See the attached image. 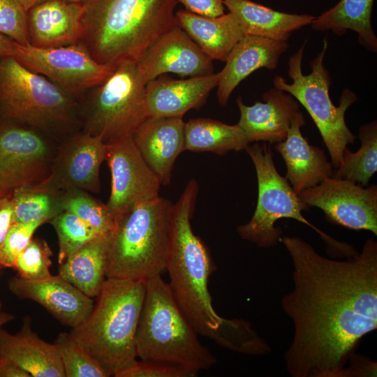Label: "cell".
<instances>
[{
  "instance_id": "obj_1",
  "label": "cell",
  "mask_w": 377,
  "mask_h": 377,
  "mask_svg": "<svg viewBox=\"0 0 377 377\" xmlns=\"http://www.w3.org/2000/svg\"><path fill=\"white\" fill-rule=\"evenodd\" d=\"M292 290L281 306L293 323L285 352L293 377H345L363 337L377 328V243L368 239L346 260L324 257L303 239L283 237Z\"/></svg>"
},
{
  "instance_id": "obj_2",
  "label": "cell",
  "mask_w": 377,
  "mask_h": 377,
  "mask_svg": "<svg viewBox=\"0 0 377 377\" xmlns=\"http://www.w3.org/2000/svg\"><path fill=\"white\" fill-rule=\"evenodd\" d=\"M177 0H85L81 43L99 64L137 63L163 34L179 25Z\"/></svg>"
},
{
  "instance_id": "obj_3",
  "label": "cell",
  "mask_w": 377,
  "mask_h": 377,
  "mask_svg": "<svg viewBox=\"0 0 377 377\" xmlns=\"http://www.w3.org/2000/svg\"><path fill=\"white\" fill-rule=\"evenodd\" d=\"M198 192V184L192 179L172 204L165 270L171 292L188 320L198 334L214 341L229 319L221 317L213 307L208 281L216 267L191 224Z\"/></svg>"
},
{
  "instance_id": "obj_4",
  "label": "cell",
  "mask_w": 377,
  "mask_h": 377,
  "mask_svg": "<svg viewBox=\"0 0 377 377\" xmlns=\"http://www.w3.org/2000/svg\"><path fill=\"white\" fill-rule=\"evenodd\" d=\"M146 280L107 278L89 315L70 332L109 376L137 360L135 336Z\"/></svg>"
},
{
  "instance_id": "obj_5",
  "label": "cell",
  "mask_w": 377,
  "mask_h": 377,
  "mask_svg": "<svg viewBox=\"0 0 377 377\" xmlns=\"http://www.w3.org/2000/svg\"><path fill=\"white\" fill-rule=\"evenodd\" d=\"M177 304L161 275L146 280V293L136 336L137 357L183 367L198 372L216 357Z\"/></svg>"
},
{
  "instance_id": "obj_6",
  "label": "cell",
  "mask_w": 377,
  "mask_h": 377,
  "mask_svg": "<svg viewBox=\"0 0 377 377\" xmlns=\"http://www.w3.org/2000/svg\"><path fill=\"white\" fill-rule=\"evenodd\" d=\"M73 97L13 57L0 58V112L5 120L40 131L59 142L80 123Z\"/></svg>"
},
{
  "instance_id": "obj_7",
  "label": "cell",
  "mask_w": 377,
  "mask_h": 377,
  "mask_svg": "<svg viewBox=\"0 0 377 377\" xmlns=\"http://www.w3.org/2000/svg\"><path fill=\"white\" fill-rule=\"evenodd\" d=\"M172 204L159 196L135 207L117 222L107 278L147 280L165 271Z\"/></svg>"
},
{
  "instance_id": "obj_8",
  "label": "cell",
  "mask_w": 377,
  "mask_h": 377,
  "mask_svg": "<svg viewBox=\"0 0 377 377\" xmlns=\"http://www.w3.org/2000/svg\"><path fill=\"white\" fill-rule=\"evenodd\" d=\"M327 41L323 40L322 50L310 62L311 71L303 74L302 61L305 43L289 58L288 75L291 83L281 75L273 79V85L283 91L300 103L309 112L317 126L323 142L328 149L331 163L337 168L342 158L343 150L353 144L356 137L346 125L345 114L357 100V95L346 88L341 93L338 106H335L330 96L331 77L324 64L327 49Z\"/></svg>"
},
{
  "instance_id": "obj_9",
  "label": "cell",
  "mask_w": 377,
  "mask_h": 377,
  "mask_svg": "<svg viewBox=\"0 0 377 377\" xmlns=\"http://www.w3.org/2000/svg\"><path fill=\"white\" fill-rule=\"evenodd\" d=\"M245 150L256 169L258 195L251 219L237 228L239 237L260 248L275 246L281 241L282 230L274 224L279 219L289 218L308 225L334 252L343 253L347 244L334 240L303 216L302 212L308 210L309 207L301 200L286 177L277 171L270 147L263 142L249 145Z\"/></svg>"
},
{
  "instance_id": "obj_10",
  "label": "cell",
  "mask_w": 377,
  "mask_h": 377,
  "mask_svg": "<svg viewBox=\"0 0 377 377\" xmlns=\"http://www.w3.org/2000/svg\"><path fill=\"white\" fill-rule=\"evenodd\" d=\"M146 84L136 63L123 61L98 86L84 109L82 131L110 145L131 136L149 116Z\"/></svg>"
},
{
  "instance_id": "obj_11",
  "label": "cell",
  "mask_w": 377,
  "mask_h": 377,
  "mask_svg": "<svg viewBox=\"0 0 377 377\" xmlns=\"http://www.w3.org/2000/svg\"><path fill=\"white\" fill-rule=\"evenodd\" d=\"M58 141L30 126L0 124V195L40 183L50 175Z\"/></svg>"
},
{
  "instance_id": "obj_12",
  "label": "cell",
  "mask_w": 377,
  "mask_h": 377,
  "mask_svg": "<svg viewBox=\"0 0 377 377\" xmlns=\"http://www.w3.org/2000/svg\"><path fill=\"white\" fill-rule=\"evenodd\" d=\"M13 57L29 69L48 78L71 96L101 85L115 68L97 62L80 42L49 48L17 43Z\"/></svg>"
},
{
  "instance_id": "obj_13",
  "label": "cell",
  "mask_w": 377,
  "mask_h": 377,
  "mask_svg": "<svg viewBox=\"0 0 377 377\" xmlns=\"http://www.w3.org/2000/svg\"><path fill=\"white\" fill-rule=\"evenodd\" d=\"M308 207L320 208L326 219L344 228L377 235V186L367 188L346 179L329 177L299 195Z\"/></svg>"
},
{
  "instance_id": "obj_14",
  "label": "cell",
  "mask_w": 377,
  "mask_h": 377,
  "mask_svg": "<svg viewBox=\"0 0 377 377\" xmlns=\"http://www.w3.org/2000/svg\"><path fill=\"white\" fill-rule=\"evenodd\" d=\"M111 192L106 207L116 223L135 207L159 197L161 184L146 163L132 136L108 145Z\"/></svg>"
},
{
  "instance_id": "obj_15",
  "label": "cell",
  "mask_w": 377,
  "mask_h": 377,
  "mask_svg": "<svg viewBox=\"0 0 377 377\" xmlns=\"http://www.w3.org/2000/svg\"><path fill=\"white\" fill-rule=\"evenodd\" d=\"M108 148L100 138L82 131L69 134L58 142L50 174L43 182L59 191L77 188L98 193L100 168Z\"/></svg>"
},
{
  "instance_id": "obj_16",
  "label": "cell",
  "mask_w": 377,
  "mask_h": 377,
  "mask_svg": "<svg viewBox=\"0 0 377 377\" xmlns=\"http://www.w3.org/2000/svg\"><path fill=\"white\" fill-rule=\"evenodd\" d=\"M143 82L167 73L180 77H198L214 73L210 59L177 25L159 37L136 63Z\"/></svg>"
},
{
  "instance_id": "obj_17",
  "label": "cell",
  "mask_w": 377,
  "mask_h": 377,
  "mask_svg": "<svg viewBox=\"0 0 377 377\" xmlns=\"http://www.w3.org/2000/svg\"><path fill=\"white\" fill-rule=\"evenodd\" d=\"M8 286L17 298L38 303L60 323L71 328L80 324L94 306L93 298L59 274L40 281H29L17 275L9 279Z\"/></svg>"
},
{
  "instance_id": "obj_18",
  "label": "cell",
  "mask_w": 377,
  "mask_h": 377,
  "mask_svg": "<svg viewBox=\"0 0 377 377\" xmlns=\"http://www.w3.org/2000/svg\"><path fill=\"white\" fill-rule=\"evenodd\" d=\"M182 118L148 117L131 135L161 185L170 184L175 160L185 150V122Z\"/></svg>"
},
{
  "instance_id": "obj_19",
  "label": "cell",
  "mask_w": 377,
  "mask_h": 377,
  "mask_svg": "<svg viewBox=\"0 0 377 377\" xmlns=\"http://www.w3.org/2000/svg\"><path fill=\"white\" fill-rule=\"evenodd\" d=\"M262 98L263 102L249 106L237 98L240 113L237 124L250 144L260 141L276 144L286 138L292 120L300 111V105L290 94L275 87L265 91Z\"/></svg>"
},
{
  "instance_id": "obj_20",
  "label": "cell",
  "mask_w": 377,
  "mask_h": 377,
  "mask_svg": "<svg viewBox=\"0 0 377 377\" xmlns=\"http://www.w3.org/2000/svg\"><path fill=\"white\" fill-rule=\"evenodd\" d=\"M82 3L45 0L27 12L30 45L49 48L77 43L82 36Z\"/></svg>"
},
{
  "instance_id": "obj_21",
  "label": "cell",
  "mask_w": 377,
  "mask_h": 377,
  "mask_svg": "<svg viewBox=\"0 0 377 377\" xmlns=\"http://www.w3.org/2000/svg\"><path fill=\"white\" fill-rule=\"evenodd\" d=\"M304 125L303 113L300 111L291 121L286 138L274 146L286 165V177L297 195L331 177L333 173V165L324 151L311 145L302 135L301 128Z\"/></svg>"
},
{
  "instance_id": "obj_22",
  "label": "cell",
  "mask_w": 377,
  "mask_h": 377,
  "mask_svg": "<svg viewBox=\"0 0 377 377\" xmlns=\"http://www.w3.org/2000/svg\"><path fill=\"white\" fill-rule=\"evenodd\" d=\"M288 47L287 42L244 36L233 47L219 72L217 98L225 106L237 86L253 72L265 68L274 71Z\"/></svg>"
},
{
  "instance_id": "obj_23",
  "label": "cell",
  "mask_w": 377,
  "mask_h": 377,
  "mask_svg": "<svg viewBox=\"0 0 377 377\" xmlns=\"http://www.w3.org/2000/svg\"><path fill=\"white\" fill-rule=\"evenodd\" d=\"M219 80L218 73L182 80L159 76L148 82L145 99L149 116L183 117L205 101Z\"/></svg>"
},
{
  "instance_id": "obj_24",
  "label": "cell",
  "mask_w": 377,
  "mask_h": 377,
  "mask_svg": "<svg viewBox=\"0 0 377 377\" xmlns=\"http://www.w3.org/2000/svg\"><path fill=\"white\" fill-rule=\"evenodd\" d=\"M0 357L20 366L31 377H66L55 345L33 331L29 316L15 334L0 327Z\"/></svg>"
},
{
  "instance_id": "obj_25",
  "label": "cell",
  "mask_w": 377,
  "mask_h": 377,
  "mask_svg": "<svg viewBox=\"0 0 377 377\" xmlns=\"http://www.w3.org/2000/svg\"><path fill=\"white\" fill-rule=\"evenodd\" d=\"M245 36L287 42L292 34L310 25L314 16L275 10L251 0H223Z\"/></svg>"
},
{
  "instance_id": "obj_26",
  "label": "cell",
  "mask_w": 377,
  "mask_h": 377,
  "mask_svg": "<svg viewBox=\"0 0 377 377\" xmlns=\"http://www.w3.org/2000/svg\"><path fill=\"white\" fill-rule=\"evenodd\" d=\"M179 27L212 60L226 61L231 50L245 36L230 13L207 17L186 10L176 12Z\"/></svg>"
},
{
  "instance_id": "obj_27",
  "label": "cell",
  "mask_w": 377,
  "mask_h": 377,
  "mask_svg": "<svg viewBox=\"0 0 377 377\" xmlns=\"http://www.w3.org/2000/svg\"><path fill=\"white\" fill-rule=\"evenodd\" d=\"M112 235H98L59 264L58 274L86 295L94 298L100 293L106 277Z\"/></svg>"
},
{
  "instance_id": "obj_28",
  "label": "cell",
  "mask_w": 377,
  "mask_h": 377,
  "mask_svg": "<svg viewBox=\"0 0 377 377\" xmlns=\"http://www.w3.org/2000/svg\"><path fill=\"white\" fill-rule=\"evenodd\" d=\"M374 0H340L334 6L312 20L311 27L318 31H330L342 36L347 31L357 34L359 43L377 52V37L371 25Z\"/></svg>"
},
{
  "instance_id": "obj_29",
  "label": "cell",
  "mask_w": 377,
  "mask_h": 377,
  "mask_svg": "<svg viewBox=\"0 0 377 377\" xmlns=\"http://www.w3.org/2000/svg\"><path fill=\"white\" fill-rule=\"evenodd\" d=\"M184 139L185 150L209 151L218 155L242 151L250 145L237 124L229 125L208 118L191 119L185 122Z\"/></svg>"
},
{
  "instance_id": "obj_30",
  "label": "cell",
  "mask_w": 377,
  "mask_h": 377,
  "mask_svg": "<svg viewBox=\"0 0 377 377\" xmlns=\"http://www.w3.org/2000/svg\"><path fill=\"white\" fill-rule=\"evenodd\" d=\"M62 193L43 182L16 188L11 194L15 223H49L64 211Z\"/></svg>"
},
{
  "instance_id": "obj_31",
  "label": "cell",
  "mask_w": 377,
  "mask_h": 377,
  "mask_svg": "<svg viewBox=\"0 0 377 377\" xmlns=\"http://www.w3.org/2000/svg\"><path fill=\"white\" fill-rule=\"evenodd\" d=\"M361 147L356 152L346 147L342 154L340 165L333 171L332 177L346 179L367 186L377 171V122L373 121L359 128Z\"/></svg>"
},
{
  "instance_id": "obj_32",
  "label": "cell",
  "mask_w": 377,
  "mask_h": 377,
  "mask_svg": "<svg viewBox=\"0 0 377 377\" xmlns=\"http://www.w3.org/2000/svg\"><path fill=\"white\" fill-rule=\"evenodd\" d=\"M64 211L73 213L89 226L98 235H112L117 223L105 204L89 192L77 188L63 191Z\"/></svg>"
},
{
  "instance_id": "obj_33",
  "label": "cell",
  "mask_w": 377,
  "mask_h": 377,
  "mask_svg": "<svg viewBox=\"0 0 377 377\" xmlns=\"http://www.w3.org/2000/svg\"><path fill=\"white\" fill-rule=\"evenodd\" d=\"M54 228L59 243L58 263L84 244L98 236L96 232L76 215L63 211L50 222Z\"/></svg>"
},
{
  "instance_id": "obj_34",
  "label": "cell",
  "mask_w": 377,
  "mask_h": 377,
  "mask_svg": "<svg viewBox=\"0 0 377 377\" xmlns=\"http://www.w3.org/2000/svg\"><path fill=\"white\" fill-rule=\"evenodd\" d=\"M54 344L66 377H109L101 364L75 342L70 333H59Z\"/></svg>"
},
{
  "instance_id": "obj_35",
  "label": "cell",
  "mask_w": 377,
  "mask_h": 377,
  "mask_svg": "<svg viewBox=\"0 0 377 377\" xmlns=\"http://www.w3.org/2000/svg\"><path fill=\"white\" fill-rule=\"evenodd\" d=\"M52 251L47 242L32 238L27 246L17 256L13 269L17 276L29 281H40L52 276Z\"/></svg>"
},
{
  "instance_id": "obj_36",
  "label": "cell",
  "mask_w": 377,
  "mask_h": 377,
  "mask_svg": "<svg viewBox=\"0 0 377 377\" xmlns=\"http://www.w3.org/2000/svg\"><path fill=\"white\" fill-rule=\"evenodd\" d=\"M27 12L16 0H0V34L20 45H30Z\"/></svg>"
},
{
  "instance_id": "obj_37",
  "label": "cell",
  "mask_w": 377,
  "mask_h": 377,
  "mask_svg": "<svg viewBox=\"0 0 377 377\" xmlns=\"http://www.w3.org/2000/svg\"><path fill=\"white\" fill-rule=\"evenodd\" d=\"M43 224L40 221L14 223L10 227L0 252V264L3 269H13L17 256L30 243L35 231Z\"/></svg>"
},
{
  "instance_id": "obj_38",
  "label": "cell",
  "mask_w": 377,
  "mask_h": 377,
  "mask_svg": "<svg viewBox=\"0 0 377 377\" xmlns=\"http://www.w3.org/2000/svg\"><path fill=\"white\" fill-rule=\"evenodd\" d=\"M198 373L177 365L140 360H136L117 377H194Z\"/></svg>"
},
{
  "instance_id": "obj_39",
  "label": "cell",
  "mask_w": 377,
  "mask_h": 377,
  "mask_svg": "<svg viewBox=\"0 0 377 377\" xmlns=\"http://www.w3.org/2000/svg\"><path fill=\"white\" fill-rule=\"evenodd\" d=\"M185 10L202 16L218 17L225 13L223 0H177Z\"/></svg>"
},
{
  "instance_id": "obj_40",
  "label": "cell",
  "mask_w": 377,
  "mask_h": 377,
  "mask_svg": "<svg viewBox=\"0 0 377 377\" xmlns=\"http://www.w3.org/2000/svg\"><path fill=\"white\" fill-rule=\"evenodd\" d=\"M15 223L11 194L0 195V252L10 227ZM3 268L0 264V274Z\"/></svg>"
},
{
  "instance_id": "obj_41",
  "label": "cell",
  "mask_w": 377,
  "mask_h": 377,
  "mask_svg": "<svg viewBox=\"0 0 377 377\" xmlns=\"http://www.w3.org/2000/svg\"><path fill=\"white\" fill-rule=\"evenodd\" d=\"M0 377H31L20 366L0 357Z\"/></svg>"
},
{
  "instance_id": "obj_42",
  "label": "cell",
  "mask_w": 377,
  "mask_h": 377,
  "mask_svg": "<svg viewBox=\"0 0 377 377\" xmlns=\"http://www.w3.org/2000/svg\"><path fill=\"white\" fill-rule=\"evenodd\" d=\"M17 43L10 38L0 34V58L14 57Z\"/></svg>"
},
{
  "instance_id": "obj_43",
  "label": "cell",
  "mask_w": 377,
  "mask_h": 377,
  "mask_svg": "<svg viewBox=\"0 0 377 377\" xmlns=\"http://www.w3.org/2000/svg\"><path fill=\"white\" fill-rule=\"evenodd\" d=\"M16 1L18 3H20L27 11H28L30 8H31L34 6L45 0H16Z\"/></svg>"
},
{
  "instance_id": "obj_44",
  "label": "cell",
  "mask_w": 377,
  "mask_h": 377,
  "mask_svg": "<svg viewBox=\"0 0 377 377\" xmlns=\"http://www.w3.org/2000/svg\"><path fill=\"white\" fill-rule=\"evenodd\" d=\"M14 318L11 314L1 311V304L0 303V327Z\"/></svg>"
},
{
  "instance_id": "obj_45",
  "label": "cell",
  "mask_w": 377,
  "mask_h": 377,
  "mask_svg": "<svg viewBox=\"0 0 377 377\" xmlns=\"http://www.w3.org/2000/svg\"><path fill=\"white\" fill-rule=\"evenodd\" d=\"M68 2L82 3L85 0H64Z\"/></svg>"
},
{
  "instance_id": "obj_46",
  "label": "cell",
  "mask_w": 377,
  "mask_h": 377,
  "mask_svg": "<svg viewBox=\"0 0 377 377\" xmlns=\"http://www.w3.org/2000/svg\"></svg>"
}]
</instances>
